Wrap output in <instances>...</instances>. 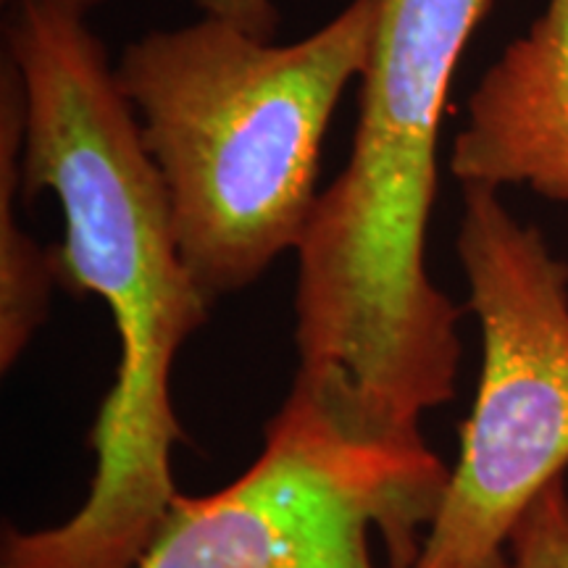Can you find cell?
Segmentation results:
<instances>
[{"label":"cell","instance_id":"cell-1","mask_svg":"<svg viewBox=\"0 0 568 568\" xmlns=\"http://www.w3.org/2000/svg\"><path fill=\"white\" fill-rule=\"evenodd\" d=\"M493 0H385L343 172L297 247V374L282 406L422 479L450 468L418 422L456 395L460 308L426 232L453 77Z\"/></svg>","mask_w":568,"mask_h":568},{"label":"cell","instance_id":"cell-2","mask_svg":"<svg viewBox=\"0 0 568 568\" xmlns=\"http://www.w3.org/2000/svg\"><path fill=\"white\" fill-rule=\"evenodd\" d=\"M103 0H11L6 59L24 88L21 197L42 190L63 211L59 284L109 305L119 339L116 382L92 426L95 474L82 503L92 529L153 535L176 500L172 408L176 353L209 318L176 245L172 197L138 113L90 27Z\"/></svg>","mask_w":568,"mask_h":568},{"label":"cell","instance_id":"cell-3","mask_svg":"<svg viewBox=\"0 0 568 568\" xmlns=\"http://www.w3.org/2000/svg\"><path fill=\"white\" fill-rule=\"evenodd\" d=\"M385 0H351L295 42L203 17L132 40L113 74L166 182L205 301L251 287L314 216L326 132L372 59Z\"/></svg>","mask_w":568,"mask_h":568},{"label":"cell","instance_id":"cell-4","mask_svg":"<svg viewBox=\"0 0 568 568\" xmlns=\"http://www.w3.org/2000/svg\"><path fill=\"white\" fill-rule=\"evenodd\" d=\"M456 251L481 329L458 464L410 568H510L518 518L568 468V264L500 190L464 187Z\"/></svg>","mask_w":568,"mask_h":568},{"label":"cell","instance_id":"cell-5","mask_svg":"<svg viewBox=\"0 0 568 568\" xmlns=\"http://www.w3.org/2000/svg\"><path fill=\"white\" fill-rule=\"evenodd\" d=\"M443 497L282 406L255 464L213 495H176L134 568H374L372 531L389 568H410Z\"/></svg>","mask_w":568,"mask_h":568},{"label":"cell","instance_id":"cell-6","mask_svg":"<svg viewBox=\"0 0 568 568\" xmlns=\"http://www.w3.org/2000/svg\"><path fill=\"white\" fill-rule=\"evenodd\" d=\"M450 174L460 187H529L568 205V0H548L481 74Z\"/></svg>","mask_w":568,"mask_h":568},{"label":"cell","instance_id":"cell-7","mask_svg":"<svg viewBox=\"0 0 568 568\" xmlns=\"http://www.w3.org/2000/svg\"><path fill=\"white\" fill-rule=\"evenodd\" d=\"M24 88L11 59L0 67V368L9 372L51 314L59 284L55 247H42L19 222Z\"/></svg>","mask_w":568,"mask_h":568},{"label":"cell","instance_id":"cell-8","mask_svg":"<svg viewBox=\"0 0 568 568\" xmlns=\"http://www.w3.org/2000/svg\"><path fill=\"white\" fill-rule=\"evenodd\" d=\"M510 568H568V487L552 481L518 518L508 539Z\"/></svg>","mask_w":568,"mask_h":568},{"label":"cell","instance_id":"cell-9","mask_svg":"<svg viewBox=\"0 0 568 568\" xmlns=\"http://www.w3.org/2000/svg\"><path fill=\"white\" fill-rule=\"evenodd\" d=\"M205 17H216L243 27L261 40H274L280 27V11L274 0H195Z\"/></svg>","mask_w":568,"mask_h":568},{"label":"cell","instance_id":"cell-10","mask_svg":"<svg viewBox=\"0 0 568 568\" xmlns=\"http://www.w3.org/2000/svg\"><path fill=\"white\" fill-rule=\"evenodd\" d=\"M6 3H9V0H6Z\"/></svg>","mask_w":568,"mask_h":568}]
</instances>
